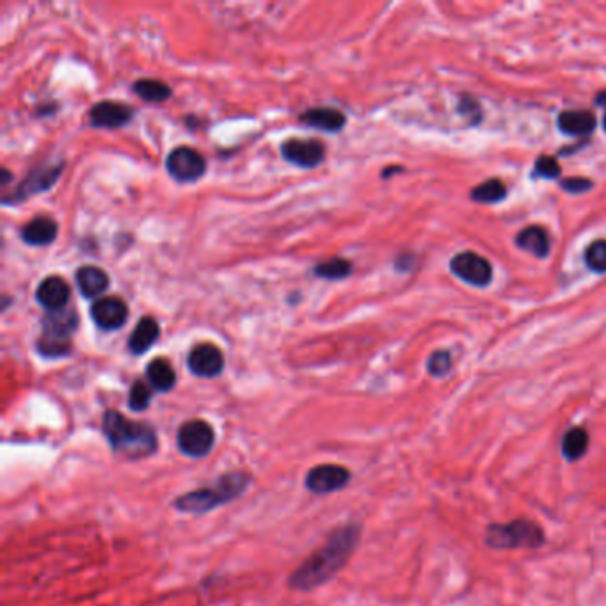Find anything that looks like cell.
Here are the masks:
<instances>
[{
  "instance_id": "1",
  "label": "cell",
  "mask_w": 606,
  "mask_h": 606,
  "mask_svg": "<svg viewBox=\"0 0 606 606\" xmlns=\"http://www.w3.org/2000/svg\"><path fill=\"white\" fill-rule=\"evenodd\" d=\"M361 540V524L349 521L330 532L324 544L315 549L288 578V587L297 592H312L331 581L353 558Z\"/></svg>"
},
{
  "instance_id": "2",
  "label": "cell",
  "mask_w": 606,
  "mask_h": 606,
  "mask_svg": "<svg viewBox=\"0 0 606 606\" xmlns=\"http://www.w3.org/2000/svg\"><path fill=\"white\" fill-rule=\"evenodd\" d=\"M102 431L113 452L128 461L148 459L159 450V436L155 427L146 422L128 420L120 411H105L102 418Z\"/></svg>"
},
{
  "instance_id": "3",
  "label": "cell",
  "mask_w": 606,
  "mask_h": 606,
  "mask_svg": "<svg viewBox=\"0 0 606 606\" xmlns=\"http://www.w3.org/2000/svg\"><path fill=\"white\" fill-rule=\"evenodd\" d=\"M252 484V477L245 471H228L219 475L212 484L192 489L189 493L180 494L173 501V509L182 514L201 516L212 512L222 505L235 501L242 496L247 487Z\"/></svg>"
},
{
  "instance_id": "4",
  "label": "cell",
  "mask_w": 606,
  "mask_h": 606,
  "mask_svg": "<svg viewBox=\"0 0 606 606\" xmlns=\"http://www.w3.org/2000/svg\"><path fill=\"white\" fill-rule=\"evenodd\" d=\"M546 544V533L533 519H512L509 523H491L486 528V546L496 551L539 549Z\"/></svg>"
},
{
  "instance_id": "5",
  "label": "cell",
  "mask_w": 606,
  "mask_h": 606,
  "mask_svg": "<svg viewBox=\"0 0 606 606\" xmlns=\"http://www.w3.org/2000/svg\"><path fill=\"white\" fill-rule=\"evenodd\" d=\"M176 445L183 455L190 459H203L214 450L215 432L208 422L192 418L180 425L176 432Z\"/></svg>"
},
{
  "instance_id": "6",
  "label": "cell",
  "mask_w": 606,
  "mask_h": 606,
  "mask_svg": "<svg viewBox=\"0 0 606 606\" xmlns=\"http://www.w3.org/2000/svg\"><path fill=\"white\" fill-rule=\"evenodd\" d=\"M166 169L176 182L194 183L206 173V160L190 146H176L166 159Z\"/></svg>"
},
{
  "instance_id": "7",
  "label": "cell",
  "mask_w": 606,
  "mask_h": 606,
  "mask_svg": "<svg viewBox=\"0 0 606 606\" xmlns=\"http://www.w3.org/2000/svg\"><path fill=\"white\" fill-rule=\"evenodd\" d=\"M351 480H353V473L349 468L342 464L326 462V464L314 466L307 473L305 487L314 494L324 496V494H331V493L346 489Z\"/></svg>"
},
{
  "instance_id": "8",
  "label": "cell",
  "mask_w": 606,
  "mask_h": 606,
  "mask_svg": "<svg viewBox=\"0 0 606 606\" xmlns=\"http://www.w3.org/2000/svg\"><path fill=\"white\" fill-rule=\"evenodd\" d=\"M281 155L291 166L300 169H314L326 159V146L319 139L291 137L281 144Z\"/></svg>"
},
{
  "instance_id": "9",
  "label": "cell",
  "mask_w": 606,
  "mask_h": 606,
  "mask_svg": "<svg viewBox=\"0 0 606 606\" xmlns=\"http://www.w3.org/2000/svg\"><path fill=\"white\" fill-rule=\"evenodd\" d=\"M89 315H91V321L95 322V326L100 328L102 331H116L127 324L128 307L121 297L107 295V297H100L93 302Z\"/></svg>"
},
{
  "instance_id": "10",
  "label": "cell",
  "mask_w": 606,
  "mask_h": 606,
  "mask_svg": "<svg viewBox=\"0 0 606 606\" xmlns=\"http://www.w3.org/2000/svg\"><path fill=\"white\" fill-rule=\"evenodd\" d=\"M65 169V162H58L52 166H42L40 169L31 171L17 187V190L10 196L12 201L10 203H19V201H26L36 194L47 192L49 189L54 187V183L59 180V176L63 175ZM10 198H4V201H8Z\"/></svg>"
},
{
  "instance_id": "11",
  "label": "cell",
  "mask_w": 606,
  "mask_h": 606,
  "mask_svg": "<svg viewBox=\"0 0 606 606\" xmlns=\"http://www.w3.org/2000/svg\"><path fill=\"white\" fill-rule=\"evenodd\" d=\"M224 354L214 344H198L187 356V367L192 376L201 379L219 377L224 370Z\"/></svg>"
},
{
  "instance_id": "12",
  "label": "cell",
  "mask_w": 606,
  "mask_h": 606,
  "mask_svg": "<svg viewBox=\"0 0 606 606\" xmlns=\"http://www.w3.org/2000/svg\"><path fill=\"white\" fill-rule=\"evenodd\" d=\"M450 268L457 277L475 286H486L493 279L491 263L484 256L471 251L455 254L450 261Z\"/></svg>"
},
{
  "instance_id": "13",
  "label": "cell",
  "mask_w": 606,
  "mask_h": 606,
  "mask_svg": "<svg viewBox=\"0 0 606 606\" xmlns=\"http://www.w3.org/2000/svg\"><path fill=\"white\" fill-rule=\"evenodd\" d=\"M134 118V109L121 102H98L95 104L89 113L88 120L89 125L95 128H121Z\"/></svg>"
},
{
  "instance_id": "14",
  "label": "cell",
  "mask_w": 606,
  "mask_h": 606,
  "mask_svg": "<svg viewBox=\"0 0 606 606\" xmlns=\"http://www.w3.org/2000/svg\"><path fill=\"white\" fill-rule=\"evenodd\" d=\"M70 284L61 276H49L36 288L38 305L47 312L65 310L70 302Z\"/></svg>"
},
{
  "instance_id": "15",
  "label": "cell",
  "mask_w": 606,
  "mask_h": 606,
  "mask_svg": "<svg viewBox=\"0 0 606 606\" xmlns=\"http://www.w3.org/2000/svg\"><path fill=\"white\" fill-rule=\"evenodd\" d=\"M79 328V315L75 310L65 308L59 312H47L42 319V335L56 340L70 342Z\"/></svg>"
},
{
  "instance_id": "16",
  "label": "cell",
  "mask_w": 606,
  "mask_h": 606,
  "mask_svg": "<svg viewBox=\"0 0 606 606\" xmlns=\"http://www.w3.org/2000/svg\"><path fill=\"white\" fill-rule=\"evenodd\" d=\"M75 283L82 297L97 300L107 291L111 279L104 268L97 265H82L75 272Z\"/></svg>"
},
{
  "instance_id": "17",
  "label": "cell",
  "mask_w": 606,
  "mask_h": 606,
  "mask_svg": "<svg viewBox=\"0 0 606 606\" xmlns=\"http://www.w3.org/2000/svg\"><path fill=\"white\" fill-rule=\"evenodd\" d=\"M300 123H305L312 128L322 130V132H340L346 123H347V116L333 107H314L308 109L300 114Z\"/></svg>"
},
{
  "instance_id": "18",
  "label": "cell",
  "mask_w": 606,
  "mask_h": 606,
  "mask_svg": "<svg viewBox=\"0 0 606 606\" xmlns=\"http://www.w3.org/2000/svg\"><path fill=\"white\" fill-rule=\"evenodd\" d=\"M58 222L49 217V215H38L35 219H31L20 231V237L22 240L27 244V245H35V247H40V245H50L56 237H58Z\"/></svg>"
},
{
  "instance_id": "19",
  "label": "cell",
  "mask_w": 606,
  "mask_h": 606,
  "mask_svg": "<svg viewBox=\"0 0 606 606\" xmlns=\"http://www.w3.org/2000/svg\"><path fill=\"white\" fill-rule=\"evenodd\" d=\"M159 338H160L159 322L152 317H143L136 324V328L132 330V333L128 337V351L134 356H141V354L148 353Z\"/></svg>"
},
{
  "instance_id": "20",
  "label": "cell",
  "mask_w": 606,
  "mask_h": 606,
  "mask_svg": "<svg viewBox=\"0 0 606 606\" xmlns=\"http://www.w3.org/2000/svg\"><path fill=\"white\" fill-rule=\"evenodd\" d=\"M590 447V434L583 427H571L563 432L560 441L562 457L567 462H578L588 454Z\"/></svg>"
},
{
  "instance_id": "21",
  "label": "cell",
  "mask_w": 606,
  "mask_h": 606,
  "mask_svg": "<svg viewBox=\"0 0 606 606\" xmlns=\"http://www.w3.org/2000/svg\"><path fill=\"white\" fill-rule=\"evenodd\" d=\"M146 381L155 392L167 393L176 385V372L167 360L155 358L146 367Z\"/></svg>"
},
{
  "instance_id": "22",
  "label": "cell",
  "mask_w": 606,
  "mask_h": 606,
  "mask_svg": "<svg viewBox=\"0 0 606 606\" xmlns=\"http://www.w3.org/2000/svg\"><path fill=\"white\" fill-rule=\"evenodd\" d=\"M558 128L567 136H588L595 128V116L588 111H565L558 116Z\"/></svg>"
},
{
  "instance_id": "23",
  "label": "cell",
  "mask_w": 606,
  "mask_h": 606,
  "mask_svg": "<svg viewBox=\"0 0 606 606\" xmlns=\"http://www.w3.org/2000/svg\"><path fill=\"white\" fill-rule=\"evenodd\" d=\"M516 244L521 249L532 252L537 258H546L549 254V249H551L549 237H548L546 229L540 228V226H528V228H524L516 237Z\"/></svg>"
},
{
  "instance_id": "24",
  "label": "cell",
  "mask_w": 606,
  "mask_h": 606,
  "mask_svg": "<svg viewBox=\"0 0 606 606\" xmlns=\"http://www.w3.org/2000/svg\"><path fill=\"white\" fill-rule=\"evenodd\" d=\"M132 91L150 104H162L173 95V89L157 79H139L132 84Z\"/></svg>"
},
{
  "instance_id": "25",
  "label": "cell",
  "mask_w": 606,
  "mask_h": 606,
  "mask_svg": "<svg viewBox=\"0 0 606 606\" xmlns=\"http://www.w3.org/2000/svg\"><path fill=\"white\" fill-rule=\"evenodd\" d=\"M314 274L321 279L328 281H340L353 274V263L342 256H335L330 260H324L314 267Z\"/></svg>"
},
{
  "instance_id": "26",
  "label": "cell",
  "mask_w": 606,
  "mask_h": 606,
  "mask_svg": "<svg viewBox=\"0 0 606 606\" xmlns=\"http://www.w3.org/2000/svg\"><path fill=\"white\" fill-rule=\"evenodd\" d=\"M153 392L155 390L146 381H143V379L134 381V385L130 386V392H128V408L134 413L146 411L150 408V404H152Z\"/></svg>"
},
{
  "instance_id": "27",
  "label": "cell",
  "mask_w": 606,
  "mask_h": 606,
  "mask_svg": "<svg viewBox=\"0 0 606 606\" xmlns=\"http://www.w3.org/2000/svg\"><path fill=\"white\" fill-rule=\"evenodd\" d=\"M36 351L42 358H47V360L66 358L72 353V342L56 340V338H49L42 335L36 342Z\"/></svg>"
},
{
  "instance_id": "28",
  "label": "cell",
  "mask_w": 606,
  "mask_h": 606,
  "mask_svg": "<svg viewBox=\"0 0 606 606\" xmlns=\"http://www.w3.org/2000/svg\"><path fill=\"white\" fill-rule=\"evenodd\" d=\"M507 189L500 180H487L471 190V199L478 203H498L505 198Z\"/></svg>"
},
{
  "instance_id": "29",
  "label": "cell",
  "mask_w": 606,
  "mask_h": 606,
  "mask_svg": "<svg viewBox=\"0 0 606 606\" xmlns=\"http://www.w3.org/2000/svg\"><path fill=\"white\" fill-rule=\"evenodd\" d=\"M585 263L594 272H606V240H595L587 247Z\"/></svg>"
},
{
  "instance_id": "30",
  "label": "cell",
  "mask_w": 606,
  "mask_h": 606,
  "mask_svg": "<svg viewBox=\"0 0 606 606\" xmlns=\"http://www.w3.org/2000/svg\"><path fill=\"white\" fill-rule=\"evenodd\" d=\"M452 369V356L447 351H436L429 361H427V370L432 377H445Z\"/></svg>"
},
{
  "instance_id": "31",
  "label": "cell",
  "mask_w": 606,
  "mask_h": 606,
  "mask_svg": "<svg viewBox=\"0 0 606 606\" xmlns=\"http://www.w3.org/2000/svg\"><path fill=\"white\" fill-rule=\"evenodd\" d=\"M560 175V166L553 157H540L535 162V176L556 178Z\"/></svg>"
},
{
  "instance_id": "32",
  "label": "cell",
  "mask_w": 606,
  "mask_h": 606,
  "mask_svg": "<svg viewBox=\"0 0 606 606\" xmlns=\"http://www.w3.org/2000/svg\"><path fill=\"white\" fill-rule=\"evenodd\" d=\"M563 190L567 192H572V194H579V192H585L588 189H592V182L590 180H585V178H567L562 182L560 185Z\"/></svg>"
},
{
  "instance_id": "33",
  "label": "cell",
  "mask_w": 606,
  "mask_h": 606,
  "mask_svg": "<svg viewBox=\"0 0 606 606\" xmlns=\"http://www.w3.org/2000/svg\"><path fill=\"white\" fill-rule=\"evenodd\" d=\"M0 175H3V178H0V185L8 187L10 182H12V178H13V175L10 173V169H3V171H0Z\"/></svg>"
},
{
  "instance_id": "34",
  "label": "cell",
  "mask_w": 606,
  "mask_h": 606,
  "mask_svg": "<svg viewBox=\"0 0 606 606\" xmlns=\"http://www.w3.org/2000/svg\"><path fill=\"white\" fill-rule=\"evenodd\" d=\"M599 105H606V91L604 93H599L597 95V100H595Z\"/></svg>"
},
{
  "instance_id": "35",
  "label": "cell",
  "mask_w": 606,
  "mask_h": 606,
  "mask_svg": "<svg viewBox=\"0 0 606 606\" xmlns=\"http://www.w3.org/2000/svg\"><path fill=\"white\" fill-rule=\"evenodd\" d=\"M602 125H604V130H606V116H604V121H602Z\"/></svg>"
}]
</instances>
